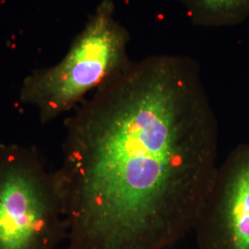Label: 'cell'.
I'll use <instances>...</instances> for the list:
<instances>
[{"instance_id": "obj_5", "label": "cell", "mask_w": 249, "mask_h": 249, "mask_svg": "<svg viewBox=\"0 0 249 249\" xmlns=\"http://www.w3.org/2000/svg\"><path fill=\"white\" fill-rule=\"evenodd\" d=\"M190 21L199 27L239 25L249 18V0H181Z\"/></svg>"}, {"instance_id": "obj_1", "label": "cell", "mask_w": 249, "mask_h": 249, "mask_svg": "<svg viewBox=\"0 0 249 249\" xmlns=\"http://www.w3.org/2000/svg\"><path fill=\"white\" fill-rule=\"evenodd\" d=\"M56 169L67 249H166L192 231L218 167V121L200 67L153 54L65 121Z\"/></svg>"}, {"instance_id": "obj_2", "label": "cell", "mask_w": 249, "mask_h": 249, "mask_svg": "<svg viewBox=\"0 0 249 249\" xmlns=\"http://www.w3.org/2000/svg\"><path fill=\"white\" fill-rule=\"evenodd\" d=\"M129 42L114 1L101 0L62 59L23 79L19 101L36 108L42 124L75 110L88 94L130 66Z\"/></svg>"}, {"instance_id": "obj_3", "label": "cell", "mask_w": 249, "mask_h": 249, "mask_svg": "<svg viewBox=\"0 0 249 249\" xmlns=\"http://www.w3.org/2000/svg\"><path fill=\"white\" fill-rule=\"evenodd\" d=\"M68 228L56 169L34 146L0 145V249H54Z\"/></svg>"}, {"instance_id": "obj_4", "label": "cell", "mask_w": 249, "mask_h": 249, "mask_svg": "<svg viewBox=\"0 0 249 249\" xmlns=\"http://www.w3.org/2000/svg\"><path fill=\"white\" fill-rule=\"evenodd\" d=\"M192 231L196 249H249V142L218 164Z\"/></svg>"}]
</instances>
